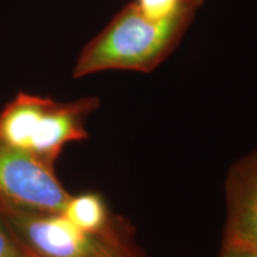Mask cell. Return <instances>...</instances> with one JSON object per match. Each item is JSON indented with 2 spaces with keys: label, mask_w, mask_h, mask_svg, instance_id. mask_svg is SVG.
I'll use <instances>...</instances> for the list:
<instances>
[{
  "label": "cell",
  "mask_w": 257,
  "mask_h": 257,
  "mask_svg": "<svg viewBox=\"0 0 257 257\" xmlns=\"http://www.w3.org/2000/svg\"><path fill=\"white\" fill-rule=\"evenodd\" d=\"M233 244V243H232ZM237 245H238V244H237ZM242 246V245H240ZM244 248H246V249H249L250 251H252L253 253H255V255L257 256V244H255V245H250V246H244Z\"/></svg>",
  "instance_id": "cell-10"
},
{
  "label": "cell",
  "mask_w": 257,
  "mask_h": 257,
  "mask_svg": "<svg viewBox=\"0 0 257 257\" xmlns=\"http://www.w3.org/2000/svg\"><path fill=\"white\" fill-rule=\"evenodd\" d=\"M0 257H34L10 230L0 213Z\"/></svg>",
  "instance_id": "cell-8"
},
{
  "label": "cell",
  "mask_w": 257,
  "mask_h": 257,
  "mask_svg": "<svg viewBox=\"0 0 257 257\" xmlns=\"http://www.w3.org/2000/svg\"><path fill=\"white\" fill-rule=\"evenodd\" d=\"M198 0H136L143 15L153 21H165Z\"/></svg>",
  "instance_id": "cell-7"
},
{
  "label": "cell",
  "mask_w": 257,
  "mask_h": 257,
  "mask_svg": "<svg viewBox=\"0 0 257 257\" xmlns=\"http://www.w3.org/2000/svg\"><path fill=\"white\" fill-rule=\"evenodd\" d=\"M202 3H192L165 21L149 19L136 3H130L86 44L74 67L73 78L104 70L153 72L179 46Z\"/></svg>",
  "instance_id": "cell-1"
},
{
  "label": "cell",
  "mask_w": 257,
  "mask_h": 257,
  "mask_svg": "<svg viewBox=\"0 0 257 257\" xmlns=\"http://www.w3.org/2000/svg\"><path fill=\"white\" fill-rule=\"evenodd\" d=\"M10 230L35 257H144L117 227L105 233L80 230L62 213L0 208Z\"/></svg>",
  "instance_id": "cell-3"
},
{
  "label": "cell",
  "mask_w": 257,
  "mask_h": 257,
  "mask_svg": "<svg viewBox=\"0 0 257 257\" xmlns=\"http://www.w3.org/2000/svg\"><path fill=\"white\" fill-rule=\"evenodd\" d=\"M34 257H35V256H34Z\"/></svg>",
  "instance_id": "cell-11"
},
{
  "label": "cell",
  "mask_w": 257,
  "mask_h": 257,
  "mask_svg": "<svg viewBox=\"0 0 257 257\" xmlns=\"http://www.w3.org/2000/svg\"><path fill=\"white\" fill-rule=\"evenodd\" d=\"M69 198L54 165L0 142V208L62 213Z\"/></svg>",
  "instance_id": "cell-4"
},
{
  "label": "cell",
  "mask_w": 257,
  "mask_h": 257,
  "mask_svg": "<svg viewBox=\"0 0 257 257\" xmlns=\"http://www.w3.org/2000/svg\"><path fill=\"white\" fill-rule=\"evenodd\" d=\"M95 96L72 102L19 92L0 112V142L55 165L63 148L88 137L85 124Z\"/></svg>",
  "instance_id": "cell-2"
},
{
  "label": "cell",
  "mask_w": 257,
  "mask_h": 257,
  "mask_svg": "<svg viewBox=\"0 0 257 257\" xmlns=\"http://www.w3.org/2000/svg\"><path fill=\"white\" fill-rule=\"evenodd\" d=\"M227 220L224 242L257 244V150L231 169L226 181Z\"/></svg>",
  "instance_id": "cell-5"
},
{
  "label": "cell",
  "mask_w": 257,
  "mask_h": 257,
  "mask_svg": "<svg viewBox=\"0 0 257 257\" xmlns=\"http://www.w3.org/2000/svg\"><path fill=\"white\" fill-rule=\"evenodd\" d=\"M220 257H257L252 251L237 244L223 242Z\"/></svg>",
  "instance_id": "cell-9"
},
{
  "label": "cell",
  "mask_w": 257,
  "mask_h": 257,
  "mask_svg": "<svg viewBox=\"0 0 257 257\" xmlns=\"http://www.w3.org/2000/svg\"><path fill=\"white\" fill-rule=\"evenodd\" d=\"M64 217L80 230L91 233H105L119 225L112 219L107 205L98 193L70 195L62 212Z\"/></svg>",
  "instance_id": "cell-6"
}]
</instances>
